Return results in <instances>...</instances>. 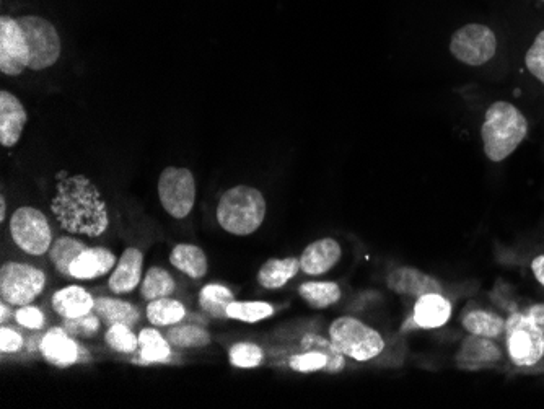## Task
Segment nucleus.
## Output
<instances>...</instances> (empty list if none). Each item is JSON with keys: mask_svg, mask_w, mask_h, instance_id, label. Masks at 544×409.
<instances>
[{"mask_svg": "<svg viewBox=\"0 0 544 409\" xmlns=\"http://www.w3.org/2000/svg\"><path fill=\"white\" fill-rule=\"evenodd\" d=\"M51 211L69 234L100 237L110 225L108 207L100 191L84 175L64 176L59 180Z\"/></svg>", "mask_w": 544, "mask_h": 409, "instance_id": "1", "label": "nucleus"}, {"mask_svg": "<svg viewBox=\"0 0 544 409\" xmlns=\"http://www.w3.org/2000/svg\"><path fill=\"white\" fill-rule=\"evenodd\" d=\"M528 119L514 103L494 102L481 126L484 154L491 162L509 159L528 136Z\"/></svg>", "mask_w": 544, "mask_h": 409, "instance_id": "2", "label": "nucleus"}, {"mask_svg": "<svg viewBox=\"0 0 544 409\" xmlns=\"http://www.w3.org/2000/svg\"><path fill=\"white\" fill-rule=\"evenodd\" d=\"M266 217V199L253 186L238 185L225 191L217 206V220L225 232L238 237L255 234Z\"/></svg>", "mask_w": 544, "mask_h": 409, "instance_id": "3", "label": "nucleus"}, {"mask_svg": "<svg viewBox=\"0 0 544 409\" xmlns=\"http://www.w3.org/2000/svg\"><path fill=\"white\" fill-rule=\"evenodd\" d=\"M28 49V69L44 71L58 62L62 51L61 36L53 23L40 15L17 18Z\"/></svg>", "mask_w": 544, "mask_h": 409, "instance_id": "4", "label": "nucleus"}, {"mask_svg": "<svg viewBox=\"0 0 544 409\" xmlns=\"http://www.w3.org/2000/svg\"><path fill=\"white\" fill-rule=\"evenodd\" d=\"M330 339L344 356L359 362L380 356L385 348V341L375 328H370L352 317L334 320L331 323Z\"/></svg>", "mask_w": 544, "mask_h": 409, "instance_id": "5", "label": "nucleus"}, {"mask_svg": "<svg viewBox=\"0 0 544 409\" xmlns=\"http://www.w3.org/2000/svg\"><path fill=\"white\" fill-rule=\"evenodd\" d=\"M510 361L517 367H533L544 357V331L528 313H514L505 322Z\"/></svg>", "mask_w": 544, "mask_h": 409, "instance_id": "6", "label": "nucleus"}, {"mask_svg": "<svg viewBox=\"0 0 544 409\" xmlns=\"http://www.w3.org/2000/svg\"><path fill=\"white\" fill-rule=\"evenodd\" d=\"M46 276L35 266L5 263L0 269V297L9 305H30L43 292Z\"/></svg>", "mask_w": 544, "mask_h": 409, "instance_id": "7", "label": "nucleus"}, {"mask_svg": "<svg viewBox=\"0 0 544 409\" xmlns=\"http://www.w3.org/2000/svg\"><path fill=\"white\" fill-rule=\"evenodd\" d=\"M450 53L466 66H484L496 56V33L481 23L465 25L453 33Z\"/></svg>", "mask_w": 544, "mask_h": 409, "instance_id": "8", "label": "nucleus"}, {"mask_svg": "<svg viewBox=\"0 0 544 409\" xmlns=\"http://www.w3.org/2000/svg\"><path fill=\"white\" fill-rule=\"evenodd\" d=\"M158 198L167 214L185 219L196 201V181L188 168L167 167L158 180Z\"/></svg>", "mask_w": 544, "mask_h": 409, "instance_id": "9", "label": "nucleus"}, {"mask_svg": "<svg viewBox=\"0 0 544 409\" xmlns=\"http://www.w3.org/2000/svg\"><path fill=\"white\" fill-rule=\"evenodd\" d=\"M10 235L28 255H44L51 248V227L43 212L35 207H20L10 219Z\"/></svg>", "mask_w": 544, "mask_h": 409, "instance_id": "10", "label": "nucleus"}, {"mask_svg": "<svg viewBox=\"0 0 544 409\" xmlns=\"http://www.w3.org/2000/svg\"><path fill=\"white\" fill-rule=\"evenodd\" d=\"M28 69V49L17 18H0V71L5 75L22 74Z\"/></svg>", "mask_w": 544, "mask_h": 409, "instance_id": "11", "label": "nucleus"}, {"mask_svg": "<svg viewBox=\"0 0 544 409\" xmlns=\"http://www.w3.org/2000/svg\"><path fill=\"white\" fill-rule=\"evenodd\" d=\"M501 359V346L494 339L476 335L466 336L457 354L458 367L466 370L489 369Z\"/></svg>", "mask_w": 544, "mask_h": 409, "instance_id": "12", "label": "nucleus"}, {"mask_svg": "<svg viewBox=\"0 0 544 409\" xmlns=\"http://www.w3.org/2000/svg\"><path fill=\"white\" fill-rule=\"evenodd\" d=\"M27 110L15 95L0 92V144L14 147L27 124Z\"/></svg>", "mask_w": 544, "mask_h": 409, "instance_id": "13", "label": "nucleus"}, {"mask_svg": "<svg viewBox=\"0 0 544 409\" xmlns=\"http://www.w3.org/2000/svg\"><path fill=\"white\" fill-rule=\"evenodd\" d=\"M341 255L343 251L334 238H321L303 250L300 269L308 276H321L339 263Z\"/></svg>", "mask_w": 544, "mask_h": 409, "instance_id": "14", "label": "nucleus"}, {"mask_svg": "<svg viewBox=\"0 0 544 409\" xmlns=\"http://www.w3.org/2000/svg\"><path fill=\"white\" fill-rule=\"evenodd\" d=\"M388 287L396 294L409 295V297H422L427 294H442V286L437 279L429 274L422 273L419 269L398 268L388 276Z\"/></svg>", "mask_w": 544, "mask_h": 409, "instance_id": "15", "label": "nucleus"}, {"mask_svg": "<svg viewBox=\"0 0 544 409\" xmlns=\"http://www.w3.org/2000/svg\"><path fill=\"white\" fill-rule=\"evenodd\" d=\"M41 352L53 366L69 367L79 361V346L64 328H53L44 335Z\"/></svg>", "mask_w": 544, "mask_h": 409, "instance_id": "16", "label": "nucleus"}, {"mask_svg": "<svg viewBox=\"0 0 544 409\" xmlns=\"http://www.w3.org/2000/svg\"><path fill=\"white\" fill-rule=\"evenodd\" d=\"M144 256L137 248H128L118 261L115 273L111 274L110 289L115 294H128L134 291L142 278Z\"/></svg>", "mask_w": 544, "mask_h": 409, "instance_id": "17", "label": "nucleus"}, {"mask_svg": "<svg viewBox=\"0 0 544 409\" xmlns=\"http://www.w3.org/2000/svg\"><path fill=\"white\" fill-rule=\"evenodd\" d=\"M452 317V305L442 294L422 295L414 305V323L424 330L444 326Z\"/></svg>", "mask_w": 544, "mask_h": 409, "instance_id": "18", "label": "nucleus"}, {"mask_svg": "<svg viewBox=\"0 0 544 409\" xmlns=\"http://www.w3.org/2000/svg\"><path fill=\"white\" fill-rule=\"evenodd\" d=\"M116 258L106 248H87L80 253L79 258L72 263L71 278L97 279L110 273L115 266Z\"/></svg>", "mask_w": 544, "mask_h": 409, "instance_id": "19", "label": "nucleus"}, {"mask_svg": "<svg viewBox=\"0 0 544 409\" xmlns=\"http://www.w3.org/2000/svg\"><path fill=\"white\" fill-rule=\"evenodd\" d=\"M53 307L61 317L79 318L92 312L95 300L82 287L69 286L54 294Z\"/></svg>", "mask_w": 544, "mask_h": 409, "instance_id": "20", "label": "nucleus"}, {"mask_svg": "<svg viewBox=\"0 0 544 409\" xmlns=\"http://www.w3.org/2000/svg\"><path fill=\"white\" fill-rule=\"evenodd\" d=\"M299 269L300 260L297 258H284V260L272 258L263 264V268L259 269V286L264 289H281L290 279L297 276Z\"/></svg>", "mask_w": 544, "mask_h": 409, "instance_id": "21", "label": "nucleus"}, {"mask_svg": "<svg viewBox=\"0 0 544 409\" xmlns=\"http://www.w3.org/2000/svg\"><path fill=\"white\" fill-rule=\"evenodd\" d=\"M98 317L106 323V325H136L139 322V312L134 305L124 302V300L115 299H97L95 300V307H93Z\"/></svg>", "mask_w": 544, "mask_h": 409, "instance_id": "22", "label": "nucleus"}, {"mask_svg": "<svg viewBox=\"0 0 544 409\" xmlns=\"http://www.w3.org/2000/svg\"><path fill=\"white\" fill-rule=\"evenodd\" d=\"M170 263L189 278L199 279L206 276L207 273L206 253L196 245L183 243V245L173 248Z\"/></svg>", "mask_w": 544, "mask_h": 409, "instance_id": "23", "label": "nucleus"}, {"mask_svg": "<svg viewBox=\"0 0 544 409\" xmlns=\"http://www.w3.org/2000/svg\"><path fill=\"white\" fill-rule=\"evenodd\" d=\"M463 328L470 335L497 339L505 335V320L497 313L474 310V312L466 313L463 318Z\"/></svg>", "mask_w": 544, "mask_h": 409, "instance_id": "24", "label": "nucleus"}, {"mask_svg": "<svg viewBox=\"0 0 544 409\" xmlns=\"http://www.w3.org/2000/svg\"><path fill=\"white\" fill-rule=\"evenodd\" d=\"M87 250L84 243L75 240V238L61 237L49 248V260L54 264V268L62 276L71 278V266L82 251Z\"/></svg>", "mask_w": 544, "mask_h": 409, "instance_id": "25", "label": "nucleus"}, {"mask_svg": "<svg viewBox=\"0 0 544 409\" xmlns=\"http://www.w3.org/2000/svg\"><path fill=\"white\" fill-rule=\"evenodd\" d=\"M299 294L313 308L331 307L341 299V289L336 282H305Z\"/></svg>", "mask_w": 544, "mask_h": 409, "instance_id": "26", "label": "nucleus"}, {"mask_svg": "<svg viewBox=\"0 0 544 409\" xmlns=\"http://www.w3.org/2000/svg\"><path fill=\"white\" fill-rule=\"evenodd\" d=\"M185 307L178 300L163 299L152 300L147 307V318L154 326H173L185 318Z\"/></svg>", "mask_w": 544, "mask_h": 409, "instance_id": "27", "label": "nucleus"}, {"mask_svg": "<svg viewBox=\"0 0 544 409\" xmlns=\"http://www.w3.org/2000/svg\"><path fill=\"white\" fill-rule=\"evenodd\" d=\"M233 302L232 292L219 284H209L199 294L202 310L214 318H229L227 308Z\"/></svg>", "mask_w": 544, "mask_h": 409, "instance_id": "28", "label": "nucleus"}, {"mask_svg": "<svg viewBox=\"0 0 544 409\" xmlns=\"http://www.w3.org/2000/svg\"><path fill=\"white\" fill-rule=\"evenodd\" d=\"M175 287V281L170 273L162 268H152L149 269V273L145 274L144 281H142V297L149 302L170 297L175 292Z\"/></svg>", "mask_w": 544, "mask_h": 409, "instance_id": "29", "label": "nucleus"}, {"mask_svg": "<svg viewBox=\"0 0 544 409\" xmlns=\"http://www.w3.org/2000/svg\"><path fill=\"white\" fill-rule=\"evenodd\" d=\"M302 348L305 351H320L321 354H325L328 359V366H326V372L330 374H338L346 366L344 362V354L339 351L333 343L328 339L321 338V336L308 335L303 338Z\"/></svg>", "mask_w": 544, "mask_h": 409, "instance_id": "30", "label": "nucleus"}, {"mask_svg": "<svg viewBox=\"0 0 544 409\" xmlns=\"http://www.w3.org/2000/svg\"><path fill=\"white\" fill-rule=\"evenodd\" d=\"M139 343H141L142 359L145 362H165L172 354L168 341H165L157 330H150V328L142 330Z\"/></svg>", "mask_w": 544, "mask_h": 409, "instance_id": "31", "label": "nucleus"}, {"mask_svg": "<svg viewBox=\"0 0 544 409\" xmlns=\"http://www.w3.org/2000/svg\"><path fill=\"white\" fill-rule=\"evenodd\" d=\"M167 339L178 348H202L211 343V335L199 326L175 325L167 333Z\"/></svg>", "mask_w": 544, "mask_h": 409, "instance_id": "32", "label": "nucleus"}, {"mask_svg": "<svg viewBox=\"0 0 544 409\" xmlns=\"http://www.w3.org/2000/svg\"><path fill=\"white\" fill-rule=\"evenodd\" d=\"M274 308L266 302H232L227 308V315L233 320L256 323L271 317Z\"/></svg>", "mask_w": 544, "mask_h": 409, "instance_id": "33", "label": "nucleus"}, {"mask_svg": "<svg viewBox=\"0 0 544 409\" xmlns=\"http://www.w3.org/2000/svg\"><path fill=\"white\" fill-rule=\"evenodd\" d=\"M230 362L240 369H255L263 362V349L251 343L235 344L230 349Z\"/></svg>", "mask_w": 544, "mask_h": 409, "instance_id": "34", "label": "nucleus"}, {"mask_svg": "<svg viewBox=\"0 0 544 409\" xmlns=\"http://www.w3.org/2000/svg\"><path fill=\"white\" fill-rule=\"evenodd\" d=\"M106 343L110 344L115 351L131 354L136 351L139 338H136L129 326L113 325L106 333Z\"/></svg>", "mask_w": 544, "mask_h": 409, "instance_id": "35", "label": "nucleus"}, {"mask_svg": "<svg viewBox=\"0 0 544 409\" xmlns=\"http://www.w3.org/2000/svg\"><path fill=\"white\" fill-rule=\"evenodd\" d=\"M98 318L100 317H98L97 313L93 315L92 312L87 313L84 317L66 318L64 330L69 335L77 336V338H92L100 330V320Z\"/></svg>", "mask_w": 544, "mask_h": 409, "instance_id": "36", "label": "nucleus"}, {"mask_svg": "<svg viewBox=\"0 0 544 409\" xmlns=\"http://www.w3.org/2000/svg\"><path fill=\"white\" fill-rule=\"evenodd\" d=\"M525 66L535 79L544 85V30L536 35L535 40L525 54Z\"/></svg>", "mask_w": 544, "mask_h": 409, "instance_id": "37", "label": "nucleus"}, {"mask_svg": "<svg viewBox=\"0 0 544 409\" xmlns=\"http://www.w3.org/2000/svg\"><path fill=\"white\" fill-rule=\"evenodd\" d=\"M326 366H328V359L320 351H305L290 359V367L297 372H303V374L326 370Z\"/></svg>", "mask_w": 544, "mask_h": 409, "instance_id": "38", "label": "nucleus"}, {"mask_svg": "<svg viewBox=\"0 0 544 409\" xmlns=\"http://www.w3.org/2000/svg\"><path fill=\"white\" fill-rule=\"evenodd\" d=\"M15 318L20 325L30 330H40L44 325V315L40 308L31 307V305H23L18 308V312L15 313Z\"/></svg>", "mask_w": 544, "mask_h": 409, "instance_id": "39", "label": "nucleus"}, {"mask_svg": "<svg viewBox=\"0 0 544 409\" xmlns=\"http://www.w3.org/2000/svg\"><path fill=\"white\" fill-rule=\"evenodd\" d=\"M23 338L18 335L17 331L10 330L7 326L0 328V351L7 354V352H17L22 349Z\"/></svg>", "mask_w": 544, "mask_h": 409, "instance_id": "40", "label": "nucleus"}, {"mask_svg": "<svg viewBox=\"0 0 544 409\" xmlns=\"http://www.w3.org/2000/svg\"><path fill=\"white\" fill-rule=\"evenodd\" d=\"M531 271L536 281L544 287V255L536 256L535 260L531 261Z\"/></svg>", "mask_w": 544, "mask_h": 409, "instance_id": "41", "label": "nucleus"}, {"mask_svg": "<svg viewBox=\"0 0 544 409\" xmlns=\"http://www.w3.org/2000/svg\"><path fill=\"white\" fill-rule=\"evenodd\" d=\"M527 313L533 318V322L544 331V305H533V307L528 308Z\"/></svg>", "mask_w": 544, "mask_h": 409, "instance_id": "42", "label": "nucleus"}, {"mask_svg": "<svg viewBox=\"0 0 544 409\" xmlns=\"http://www.w3.org/2000/svg\"><path fill=\"white\" fill-rule=\"evenodd\" d=\"M7 305L9 304H5V302H2V305H0V313H2V317H0V320H2V323H4L10 315Z\"/></svg>", "mask_w": 544, "mask_h": 409, "instance_id": "43", "label": "nucleus"}, {"mask_svg": "<svg viewBox=\"0 0 544 409\" xmlns=\"http://www.w3.org/2000/svg\"><path fill=\"white\" fill-rule=\"evenodd\" d=\"M5 214H7V206H5V198L4 196H0V220L4 222L5 220Z\"/></svg>", "mask_w": 544, "mask_h": 409, "instance_id": "44", "label": "nucleus"}, {"mask_svg": "<svg viewBox=\"0 0 544 409\" xmlns=\"http://www.w3.org/2000/svg\"><path fill=\"white\" fill-rule=\"evenodd\" d=\"M540 2H543V4H544V0H540Z\"/></svg>", "mask_w": 544, "mask_h": 409, "instance_id": "45", "label": "nucleus"}]
</instances>
